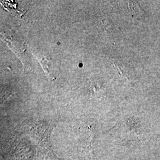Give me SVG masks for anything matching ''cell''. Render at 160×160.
Masks as SVG:
<instances>
[]
</instances>
